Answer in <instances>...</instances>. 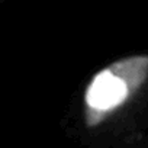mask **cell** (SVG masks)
Returning <instances> with one entry per match:
<instances>
[{
	"instance_id": "6da1fadb",
	"label": "cell",
	"mask_w": 148,
	"mask_h": 148,
	"mask_svg": "<svg viewBox=\"0 0 148 148\" xmlns=\"http://www.w3.org/2000/svg\"><path fill=\"white\" fill-rule=\"evenodd\" d=\"M148 82V54L119 58L99 70L86 86L83 119L95 129L122 110Z\"/></svg>"
}]
</instances>
